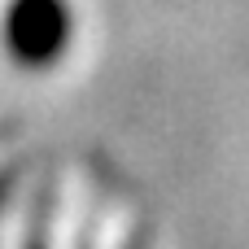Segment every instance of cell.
<instances>
[{"label":"cell","mask_w":249,"mask_h":249,"mask_svg":"<svg viewBox=\"0 0 249 249\" xmlns=\"http://www.w3.org/2000/svg\"><path fill=\"white\" fill-rule=\"evenodd\" d=\"M13 22H18V39L31 48L39 35L48 39L53 48V35H61V0H22L13 9ZM18 44V48H22Z\"/></svg>","instance_id":"obj_1"}]
</instances>
